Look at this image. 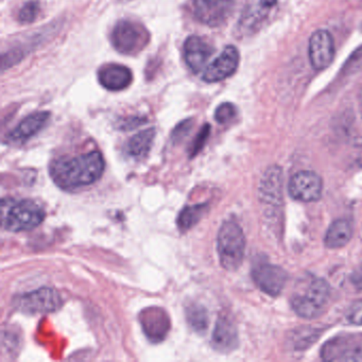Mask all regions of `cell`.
<instances>
[{"instance_id": "cell-1", "label": "cell", "mask_w": 362, "mask_h": 362, "mask_svg": "<svg viewBox=\"0 0 362 362\" xmlns=\"http://www.w3.org/2000/svg\"><path fill=\"white\" fill-rule=\"evenodd\" d=\"M105 160L99 151L71 158H59L50 165V177L63 190H76L92 185L105 171Z\"/></svg>"}, {"instance_id": "cell-2", "label": "cell", "mask_w": 362, "mask_h": 362, "mask_svg": "<svg viewBox=\"0 0 362 362\" xmlns=\"http://www.w3.org/2000/svg\"><path fill=\"white\" fill-rule=\"evenodd\" d=\"M45 209L33 200L4 199L1 201V226L9 232L33 230L45 219Z\"/></svg>"}, {"instance_id": "cell-3", "label": "cell", "mask_w": 362, "mask_h": 362, "mask_svg": "<svg viewBox=\"0 0 362 362\" xmlns=\"http://www.w3.org/2000/svg\"><path fill=\"white\" fill-rule=\"evenodd\" d=\"M245 237L237 222L226 220L217 235V252L220 264L226 270L236 271L245 257Z\"/></svg>"}, {"instance_id": "cell-4", "label": "cell", "mask_w": 362, "mask_h": 362, "mask_svg": "<svg viewBox=\"0 0 362 362\" xmlns=\"http://www.w3.org/2000/svg\"><path fill=\"white\" fill-rule=\"evenodd\" d=\"M330 298V286L325 279H311L306 288L291 298L294 313L303 319H315L325 310Z\"/></svg>"}, {"instance_id": "cell-5", "label": "cell", "mask_w": 362, "mask_h": 362, "mask_svg": "<svg viewBox=\"0 0 362 362\" xmlns=\"http://www.w3.org/2000/svg\"><path fill=\"white\" fill-rule=\"evenodd\" d=\"M150 41L147 29L131 20L119 21L111 33L113 47L122 54H135L141 52Z\"/></svg>"}, {"instance_id": "cell-6", "label": "cell", "mask_w": 362, "mask_h": 362, "mask_svg": "<svg viewBox=\"0 0 362 362\" xmlns=\"http://www.w3.org/2000/svg\"><path fill=\"white\" fill-rule=\"evenodd\" d=\"M16 310L25 315H45L59 310L62 298L54 288L42 287L26 293L18 294L12 300Z\"/></svg>"}, {"instance_id": "cell-7", "label": "cell", "mask_w": 362, "mask_h": 362, "mask_svg": "<svg viewBox=\"0 0 362 362\" xmlns=\"http://www.w3.org/2000/svg\"><path fill=\"white\" fill-rule=\"evenodd\" d=\"M194 18L205 26L219 27L232 16L235 0H190Z\"/></svg>"}, {"instance_id": "cell-8", "label": "cell", "mask_w": 362, "mask_h": 362, "mask_svg": "<svg viewBox=\"0 0 362 362\" xmlns=\"http://www.w3.org/2000/svg\"><path fill=\"white\" fill-rule=\"evenodd\" d=\"M326 361H362V338L354 334L334 337L321 349Z\"/></svg>"}, {"instance_id": "cell-9", "label": "cell", "mask_w": 362, "mask_h": 362, "mask_svg": "<svg viewBox=\"0 0 362 362\" xmlns=\"http://www.w3.org/2000/svg\"><path fill=\"white\" fill-rule=\"evenodd\" d=\"M259 201L266 209L273 211L281 209L284 204V175L283 169L279 166H271L264 171L260 180Z\"/></svg>"}, {"instance_id": "cell-10", "label": "cell", "mask_w": 362, "mask_h": 362, "mask_svg": "<svg viewBox=\"0 0 362 362\" xmlns=\"http://www.w3.org/2000/svg\"><path fill=\"white\" fill-rule=\"evenodd\" d=\"M288 192L294 200L315 202L321 198L323 181L315 171H298L290 179Z\"/></svg>"}, {"instance_id": "cell-11", "label": "cell", "mask_w": 362, "mask_h": 362, "mask_svg": "<svg viewBox=\"0 0 362 362\" xmlns=\"http://www.w3.org/2000/svg\"><path fill=\"white\" fill-rule=\"evenodd\" d=\"M336 54L334 37L329 31L320 29L309 39L308 57L311 66L315 71H323L332 65Z\"/></svg>"}, {"instance_id": "cell-12", "label": "cell", "mask_w": 362, "mask_h": 362, "mask_svg": "<svg viewBox=\"0 0 362 362\" xmlns=\"http://www.w3.org/2000/svg\"><path fill=\"white\" fill-rule=\"evenodd\" d=\"M252 279L264 293L277 296L283 291L287 283L288 274L276 264L258 262L252 269Z\"/></svg>"}, {"instance_id": "cell-13", "label": "cell", "mask_w": 362, "mask_h": 362, "mask_svg": "<svg viewBox=\"0 0 362 362\" xmlns=\"http://www.w3.org/2000/svg\"><path fill=\"white\" fill-rule=\"evenodd\" d=\"M139 321L144 334L151 343H160L168 336L170 317L165 309L150 306L139 313Z\"/></svg>"}, {"instance_id": "cell-14", "label": "cell", "mask_w": 362, "mask_h": 362, "mask_svg": "<svg viewBox=\"0 0 362 362\" xmlns=\"http://www.w3.org/2000/svg\"><path fill=\"white\" fill-rule=\"evenodd\" d=\"M240 62V54L235 46L228 45L221 54L206 67L203 74V81L218 83L228 79L236 73Z\"/></svg>"}, {"instance_id": "cell-15", "label": "cell", "mask_w": 362, "mask_h": 362, "mask_svg": "<svg viewBox=\"0 0 362 362\" xmlns=\"http://www.w3.org/2000/svg\"><path fill=\"white\" fill-rule=\"evenodd\" d=\"M52 29H54V27L45 28L41 33H35L31 37H27L25 41L20 42L16 45L12 46L7 52H4L3 57H1V69H3V71L16 66V64L22 62L29 54L35 52L52 35Z\"/></svg>"}, {"instance_id": "cell-16", "label": "cell", "mask_w": 362, "mask_h": 362, "mask_svg": "<svg viewBox=\"0 0 362 362\" xmlns=\"http://www.w3.org/2000/svg\"><path fill=\"white\" fill-rule=\"evenodd\" d=\"M214 52L215 49L213 46L198 35H190L184 44V58L186 64L196 75L204 69Z\"/></svg>"}, {"instance_id": "cell-17", "label": "cell", "mask_w": 362, "mask_h": 362, "mask_svg": "<svg viewBox=\"0 0 362 362\" xmlns=\"http://www.w3.org/2000/svg\"><path fill=\"white\" fill-rule=\"evenodd\" d=\"M238 344V330L234 322L226 315H220L214 328L211 346L219 353L228 354L235 351Z\"/></svg>"}, {"instance_id": "cell-18", "label": "cell", "mask_w": 362, "mask_h": 362, "mask_svg": "<svg viewBox=\"0 0 362 362\" xmlns=\"http://www.w3.org/2000/svg\"><path fill=\"white\" fill-rule=\"evenodd\" d=\"M49 119L50 113L47 111L30 114L8 134V141L11 144L26 143L37 133L41 132Z\"/></svg>"}, {"instance_id": "cell-19", "label": "cell", "mask_w": 362, "mask_h": 362, "mask_svg": "<svg viewBox=\"0 0 362 362\" xmlns=\"http://www.w3.org/2000/svg\"><path fill=\"white\" fill-rule=\"evenodd\" d=\"M98 80L105 90L111 92L126 90L133 81L130 69L120 64H107L98 71Z\"/></svg>"}, {"instance_id": "cell-20", "label": "cell", "mask_w": 362, "mask_h": 362, "mask_svg": "<svg viewBox=\"0 0 362 362\" xmlns=\"http://www.w3.org/2000/svg\"><path fill=\"white\" fill-rule=\"evenodd\" d=\"M353 226L347 219H338L332 222L326 232L324 243L328 249H340L351 241Z\"/></svg>"}, {"instance_id": "cell-21", "label": "cell", "mask_w": 362, "mask_h": 362, "mask_svg": "<svg viewBox=\"0 0 362 362\" xmlns=\"http://www.w3.org/2000/svg\"><path fill=\"white\" fill-rule=\"evenodd\" d=\"M156 129L150 128L131 137L127 145L129 156L135 158H143L149 153L156 139Z\"/></svg>"}, {"instance_id": "cell-22", "label": "cell", "mask_w": 362, "mask_h": 362, "mask_svg": "<svg viewBox=\"0 0 362 362\" xmlns=\"http://www.w3.org/2000/svg\"><path fill=\"white\" fill-rule=\"evenodd\" d=\"M209 211V204L207 203H201V204L190 205V206L184 207L181 213L177 216V228L182 232L190 230L194 226L200 222L205 213Z\"/></svg>"}, {"instance_id": "cell-23", "label": "cell", "mask_w": 362, "mask_h": 362, "mask_svg": "<svg viewBox=\"0 0 362 362\" xmlns=\"http://www.w3.org/2000/svg\"><path fill=\"white\" fill-rule=\"evenodd\" d=\"M185 315L187 323L194 332H198L199 334L206 332L207 328H209V313L204 306L198 303H192L186 306Z\"/></svg>"}, {"instance_id": "cell-24", "label": "cell", "mask_w": 362, "mask_h": 362, "mask_svg": "<svg viewBox=\"0 0 362 362\" xmlns=\"http://www.w3.org/2000/svg\"><path fill=\"white\" fill-rule=\"evenodd\" d=\"M41 12V5L37 0H30L21 8L18 12V20L21 24H31L37 20Z\"/></svg>"}, {"instance_id": "cell-25", "label": "cell", "mask_w": 362, "mask_h": 362, "mask_svg": "<svg viewBox=\"0 0 362 362\" xmlns=\"http://www.w3.org/2000/svg\"><path fill=\"white\" fill-rule=\"evenodd\" d=\"M211 127L209 124H205L202 128L199 131L197 136L194 137V141H192V146L189 148V158H196L203 148H204L205 144H206L207 139H209V135H211Z\"/></svg>"}, {"instance_id": "cell-26", "label": "cell", "mask_w": 362, "mask_h": 362, "mask_svg": "<svg viewBox=\"0 0 362 362\" xmlns=\"http://www.w3.org/2000/svg\"><path fill=\"white\" fill-rule=\"evenodd\" d=\"M237 109L233 103H223L216 109L215 120L220 124H226L236 118Z\"/></svg>"}, {"instance_id": "cell-27", "label": "cell", "mask_w": 362, "mask_h": 362, "mask_svg": "<svg viewBox=\"0 0 362 362\" xmlns=\"http://www.w3.org/2000/svg\"><path fill=\"white\" fill-rule=\"evenodd\" d=\"M192 128H194V119H192V118H188V119L180 122V124L173 129V133H171L170 137L173 144H175V145L181 144L182 141L190 134Z\"/></svg>"}, {"instance_id": "cell-28", "label": "cell", "mask_w": 362, "mask_h": 362, "mask_svg": "<svg viewBox=\"0 0 362 362\" xmlns=\"http://www.w3.org/2000/svg\"><path fill=\"white\" fill-rule=\"evenodd\" d=\"M360 71H362V46L351 54L344 66L342 67V73L344 75H351Z\"/></svg>"}, {"instance_id": "cell-29", "label": "cell", "mask_w": 362, "mask_h": 362, "mask_svg": "<svg viewBox=\"0 0 362 362\" xmlns=\"http://www.w3.org/2000/svg\"><path fill=\"white\" fill-rule=\"evenodd\" d=\"M147 124V119L141 116H131V117L124 118V119L118 120V128L122 131H131L143 124Z\"/></svg>"}, {"instance_id": "cell-30", "label": "cell", "mask_w": 362, "mask_h": 362, "mask_svg": "<svg viewBox=\"0 0 362 362\" xmlns=\"http://www.w3.org/2000/svg\"><path fill=\"white\" fill-rule=\"evenodd\" d=\"M347 320L354 325H362V300L351 305L347 313Z\"/></svg>"}, {"instance_id": "cell-31", "label": "cell", "mask_w": 362, "mask_h": 362, "mask_svg": "<svg viewBox=\"0 0 362 362\" xmlns=\"http://www.w3.org/2000/svg\"><path fill=\"white\" fill-rule=\"evenodd\" d=\"M359 105H360V111H361V116H362V90H360V94H359Z\"/></svg>"}]
</instances>
